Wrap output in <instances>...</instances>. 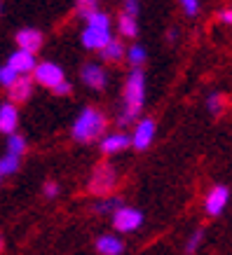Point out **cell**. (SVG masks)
<instances>
[{
    "label": "cell",
    "mask_w": 232,
    "mask_h": 255,
    "mask_svg": "<svg viewBox=\"0 0 232 255\" xmlns=\"http://www.w3.org/2000/svg\"><path fill=\"white\" fill-rule=\"evenodd\" d=\"M129 138H132V147H136V150L150 147V143H153V138H155V120H150V117L139 120Z\"/></svg>",
    "instance_id": "9c48e42d"
},
{
    "label": "cell",
    "mask_w": 232,
    "mask_h": 255,
    "mask_svg": "<svg viewBox=\"0 0 232 255\" xmlns=\"http://www.w3.org/2000/svg\"><path fill=\"white\" fill-rule=\"evenodd\" d=\"M143 103H146V73L141 68H132V73L127 75V82H124V110L117 124L120 127L132 124L141 115Z\"/></svg>",
    "instance_id": "6da1fadb"
},
{
    "label": "cell",
    "mask_w": 232,
    "mask_h": 255,
    "mask_svg": "<svg viewBox=\"0 0 232 255\" xmlns=\"http://www.w3.org/2000/svg\"><path fill=\"white\" fill-rule=\"evenodd\" d=\"M124 14H129V16L139 14V2H136V0H127V5H124Z\"/></svg>",
    "instance_id": "f546056e"
},
{
    "label": "cell",
    "mask_w": 232,
    "mask_h": 255,
    "mask_svg": "<svg viewBox=\"0 0 232 255\" xmlns=\"http://www.w3.org/2000/svg\"><path fill=\"white\" fill-rule=\"evenodd\" d=\"M96 2H99V0H75L77 14L85 16V14H89V12H94V9H96Z\"/></svg>",
    "instance_id": "484cf974"
},
{
    "label": "cell",
    "mask_w": 232,
    "mask_h": 255,
    "mask_svg": "<svg viewBox=\"0 0 232 255\" xmlns=\"http://www.w3.org/2000/svg\"><path fill=\"white\" fill-rule=\"evenodd\" d=\"M178 2H181V9H183L188 16L200 14V0H178Z\"/></svg>",
    "instance_id": "d4e9b609"
},
{
    "label": "cell",
    "mask_w": 232,
    "mask_h": 255,
    "mask_svg": "<svg viewBox=\"0 0 232 255\" xmlns=\"http://www.w3.org/2000/svg\"><path fill=\"white\" fill-rule=\"evenodd\" d=\"M0 12H2V2H0Z\"/></svg>",
    "instance_id": "d6a6232c"
},
{
    "label": "cell",
    "mask_w": 232,
    "mask_h": 255,
    "mask_svg": "<svg viewBox=\"0 0 232 255\" xmlns=\"http://www.w3.org/2000/svg\"><path fill=\"white\" fill-rule=\"evenodd\" d=\"M115 185H117V173H115V169H113V164H99V166L92 171L89 192H92L94 197H108Z\"/></svg>",
    "instance_id": "277c9868"
},
{
    "label": "cell",
    "mask_w": 232,
    "mask_h": 255,
    "mask_svg": "<svg viewBox=\"0 0 232 255\" xmlns=\"http://www.w3.org/2000/svg\"><path fill=\"white\" fill-rule=\"evenodd\" d=\"M129 145H132V138H129V133H124V131L106 133V136L101 138V152H103V155H120V152H124Z\"/></svg>",
    "instance_id": "30bf717a"
},
{
    "label": "cell",
    "mask_w": 232,
    "mask_h": 255,
    "mask_svg": "<svg viewBox=\"0 0 232 255\" xmlns=\"http://www.w3.org/2000/svg\"><path fill=\"white\" fill-rule=\"evenodd\" d=\"M16 49H23V52H31L35 54L40 47H42V33L38 28H21L16 33Z\"/></svg>",
    "instance_id": "4fadbf2b"
},
{
    "label": "cell",
    "mask_w": 232,
    "mask_h": 255,
    "mask_svg": "<svg viewBox=\"0 0 232 255\" xmlns=\"http://www.w3.org/2000/svg\"><path fill=\"white\" fill-rule=\"evenodd\" d=\"M7 152L16 157H21L26 152V138H23L21 133H9L7 136Z\"/></svg>",
    "instance_id": "44dd1931"
},
{
    "label": "cell",
    "mask_w": 232,
    "mask_h": 255,
    "mask_svg": "<svg viewBox=\"0 0 232 255\" xmlns=\"http://www.w3.org/2000/svg\"><path fill=\"white\" fill-rule=\"evenodd\" d=\"M19 127V108H16L12 101L0 103V133H16Z\"/></svg>",
    "instance_id": "8fae6325"
},
{
    "label": "cell",
    "mask_w": 232,
    "mask_h": 255,
    "mask_svg": "<svg viewBox=\"0 0 232 255\" xmlns=\"http://www.w3.org/2000/svg\"><path fill=\"white\" fill-rule=\"evenodd\" d=\"M85 19V31H82V47L85 49H89V52H101L103 47L110 42V19L106 12H99V9H94V12H89V14L82 16Z\"/></svg>",
    "instance_id": "7a4b0ae2"
},
{
    "label": "cell",
    "mask_w": 232,
    "mask_h": 255,
    "mask_svg": "<svg viewBox=\"0 0 232 255\" xmlns=\"http://www.w3.org/2000/svg\"><path fill=\"white\" fill-rule=\"evenodd\" d=\"M16 78H19V75L9 68L7 63H5V66H0V85L2 87H12L16 82Z\"/></svg>",
    "instance_id": "cb8c5ba5"
},
{
    "label": "cell",
    "mask_w": 232,
    "mask_h": 255,
    "mask_svg": "<svg viewBox=\"0 0 232 255\" xmlns=\"http://www.w3.org/2000/svg\"><path fill=\"white\" fill-rule=\"evenodd\" d=\"M7 92H9V101H12L14 106L16 103H23V101L33 94V82L26 78V75H19L14 85L7 87Z\"/></svg>",
    "instance_id": "9a60e30c"
},
{
    "label": "cell",
    "mask_w": 232,
    "mask_h": 255,
    "mask_svg": "<svg viewBox=\"0 0 232 255\" xmlns=\"http://www.w3.org/2000/svg\"><path fill=\"white\" fill-rule=\"evenodd\" d=\"M176 38H178V31L176 28H171V31L167 33V40H169V42H176Z\"/></svg>",
    "instance_id": "4dcf8cb0"
},
{
    "label": "cell",
    "mask_w": 232,
    "mask_h": 255,
    "mask_svg": "<svg viewBox=\"0 0 232 255\" xmlns=\"http://www.w3.org/2000/svg\"><path fill=\"white\" fill-rule=\"evenodd\" d=\"M7 66L14 70L16 75H28L35 68V54L31 52H23V49H16L7 56Z\"/></svg>",
    "instance_id": "7c38bea8"
},
{
    "label": "cell",
    "mask_w": 232,
    "mask_h": 255,
    "mask_svg": "<svg viewBox=\"0 0 232 255\" xmlns=\"http://www.w3.org/2000/svg\"><path fill=\"white\" fill-rule=\"evenodd\" d=\"M202 241H204V230H195L190 237H188L186 241V255H195L197 251H200Z\"/></svg>",
    "instance_id": "7402d4cb"
},
{
    "label": "cell",
    "mask_w": 232,
    "mask_h": 255,
    "mask_svg": "<svg viewBox=\"0 0 232 255\" xmlns=\"http://www.w3.org/2000/svg\"><path fill=\"white\" fill-rule=\"evenodd\" d=\"M42 192H45L47 199H54L56 194H59V185H56L54 180H49V183H45V187H42Z\"/></svg>",
    "instance_id": "4316f807"
},
{
    "label": "cell",
    "mask_w": 232,
    "mask_h": 255,
    "mask_svg": "<svg viewBox=\"0 0 232 255\" xmlns=\"http://www.w3.org/2000/svg\"><path fill=\"white\" fill-rule=\"evenodd\" d=\"M33 80L38 82L40 87H47V89H54L56 85H61L66 75H63V68L54 61H40L35 63L33 68Z\"/></svg>",
    "instance_id": "5b68a950"
},
{
    "label": "cell",
    "mask_w": 232,
    "mask_h": 255,
    "mask_svg": "<svg viewBox=\"0 0 232 255\" xmlns=\"http://www.w3.org/2000/svg\"><path fill=\"white\" fill-rule=\"evenodd\" d=\"M124 56H127V61H129V66L132 68H141L143 63H146V47L139 45V42H134L132 47H127V52H124Z\"/></svg>",
    "instance_id": "ac0fdd59"
},
{
    "label": "cell",
    "mask_w": 232,
    "mask_h": 255,
    "mask_svg": "<svg viewBox=\"0 0 232 255\" xmlns=\"http://www.w3.org/2000/svg\"><path fill=\"white\" fill-rule=\"evenodd\" d=\"M113 227H115L117 232H136L141 225H143V213H141L139 209H132V206H120V209L113 213Z\"/></svg>",
    "instance_id": "8992f818"
},
{
    "label": "cell",
    "mask_w": 232,
    "mask_h": 255,
    "mask_svg": "<svg viewBox=\"0 0 232 255\" xmlns=\"http://www.w3.org/2000/svg\"><path fill=\"white\" fill-rule=\"evenodd\" d=\"M120 206H122V201L117 199V197H101V199L94 204V211H96L99 216H113Z\"/></svg>",
    "instance_id": "d6986e66"
},
{
    "label": "cell",
    "mask_w": 232,
    "mask_h": 255,
    "mask_svg": "<svg viewBox=\"0 0 232 255\" xmlns=\"http://www.w3.org/2000/svg\"><path fill=\"white\" fill-rule=\"evenodd\" d=\"M124 52H127V47L122 45V40L110 38L108 45L101 49V56H103L106 61H122V59H124Z\"/></svg>",
    "instance_id": "2e32d148"
},
{
    "label": "cell",
    "mask_w": 232,
    "mask_h": 255,
    "mask_svg": "<svg viewBox=\"0 0 232 255\" xmlns=\"http://www.w3.org/2000/svg\"><path fill=\"white\" fill-rule=\"evenodd\" d=\"M103 131H106V117L96 108H82L70 127V136L77 143H92V140L101 138Z\"/></svg>",
    "instance_id": "3957f363"
},
{
    "label": "cell",
    "mask_w": 232,
    "mask_h": 255,
    "mask_svg": "<svg viewBox=\"0 0 232 255\" xmlns=\"http://www.w3.org/2000/svg\"><path fill=\"white\" fill-rule=\"evenodd\" d=\"M228 204H230V187L228 185H214L204 197V211L211 218L221 216L228 209Z\"/></svg>",
    "instance_id": "52a82bcc"
},
{
    "label": "cell",
    "mask_w": 232,
    "mask_h": 255,
    "mask_svg": "<svg viewBox=\"0 0 232 255\" xmlns=\"http://www.w3.org/2000/svg\"><path fill=\"white\" fill-rule=\"evenodd\" d=\"M218 19H221V23H225V26H232V7H225L218 12Z\"/></svg>",
    "instance_id": "f1b7e54d"
},
{
    "label": "cell",
    "mask_w": 232,
    "mask_h": 255,
    "mask_svg": "<svg viewBox=\"0 0 232 255\" xmlns=\"http://www.w3.org/2000/svg\"><path fill=\"white\" fill-rule=\"evenodd\" d=\"M2 248H5V241H2V237H0V251H2Z\"/></svg>",
    "instance_id": "1f68e13d"
},
{
    "label": "cell",
    "mask_w": 232,
    "mask_h": 255,
    "mask_svg": "<svg viewBox=\"0 0 232 255\" xmlns=\"http://www.w3.org/2000/svg\"><path fill=\"white\" fill-rule=\"evenodd\" d=\"M19 166H21V157L9 155V152L0 157V176H12L19 171Z\"/></svg>",
    "instance_id": "ffe728a7"
},
{
    "label": "cell",
    "mask_w": 232,
    "mask_h": 255,
    "mask_svg": "<svg viewBox=\"0 0 232 255\" xmlns=\"http://www.w3.org/2000/svg\"><path fill=\"white\" fill-rule=\"evenodd\" d=\"M117 31H120V35L122 38H136L139 35V23H136V16H129L124 14L117 19Z\"/></svg>",
    "instance_id": "e0dca14e"
},
{
    "label": "cell",
    "mask_w": 232,
    "mask_h": 255,
    "mask_svg": "<svg viewBox=\"0 0 232 255\" xmlns=\"http://www.w3.org/2000/svg\"><path fill=\"white\" fill-rule=\"evenodd\" d=\"M94 246L99 251V255H122L124 244L117 234H101L99 239L94 241Z\"/></svg>",
    "instance_id": "5bb4252c"
},
{
    "label": "cell",
    "mask_w": 232,
    "mask_h": 255,
    "mask_svg": "<svg viewBox=\"0 0 232 255\" xmlns=\"http://www.w3.org/2000/svg\"><path fill=\"white\" fill-rule=\"evenodd\" d=\"M52 92H54L56 96H68V94H70V82H68V80H63L61 85H56Z\"/></svg>",
    "instance_id": "83f0119b"
},
{
    "label": "cell",
    "mask_w": 232,
    "mask_h": 255,
    "mask_svg": "<svg viewBox=\"0 0 232 255\" xmlns=\"http://www.w3.org/2000/svg\"><path fill=\"white\" fill-rule=\"evenodd\" d=\"M207 108H209L211 115H221V113H223V96L216 92L209 94V96H207Z\"/></svg>",
    "instance_id": "603a6c76"
},
{
    "label": "cell",
    "mask_w": 232,
    "mask_h": 255,
    "mask_svg": "<svg viewBox=\"0 0 232 255\" xmlns=\"http://www.w3.org/2000/svg\"><path fill=\"white\" fill-rule=\"evenodd\" d=\"M0 183H2V176H0Z\"/></svg>",
    "instance_id": "836d02e7"
},
{
    "label": "cell",
    "mask_w": 232,
    "mask_h": 255,
    "mask_svg": "<svg viewBox=\"0 0 232 255\" xmlns=\"http://www.w3.org/2000/svg\"><path fill=\"white\" fill-rule=\"evenodd\" d=\"M80 78H82V82H85L89 89H94V92H101V89H106V85H108V73H106V68H103L101 63H94V61L82 66Z\"/></svg>",
    "instance_id": "ba28073f"
}]
</instances>
